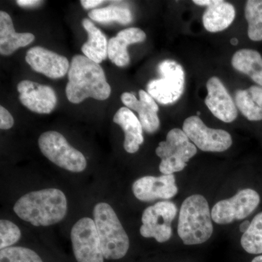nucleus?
I'll list each match as a JSON object with an SVG mask.
<instances>
[{"label": "nucleus", "mask_w": 262, "mask_h": 262, "mask_svg": "<svg viewBox=\"0 0 262 262\" xmlns=\"http://www.w3.org/2000/svg\"><path fill=\"white\" fill-rule=\"evenodd\" d=\"M68 77L66 94L70 102L80 103L88 98L103 101L111 94L102 67L86 56L73 57Z\"/></svg>", "instance_id": "nucleus-1"}, {"label": "nucleus", "mask_w": 262, "mask_h": 262, "mask_svg": "<svg viewBox=\"0 0 262 262\" xmlns=\"http://www.w3.org/2000/svg\"><path fill=\"white\" fill-rule=\"evenodd\" d=\"M13 210L19 218L32 225L46 227L64 218L67 201L59 189H42L24 194L15 203Z\"/></svg>", "instance_id": "nucleus-2"}, {"label": "nucleus", "mask_w": 262, "mask_h": 262, "mask_svg": "<svg viewBox=\"0 0 262 262\" xmlns=\"http://www.w3.org/2000/svg\"><path fill=\"white\" fill-rule=\"evenodd\" d=\"M213 232L211 211L206 198L201 194L188 196L179 212L178 234L188 246L206 242Z\"/></svg>", "instance_id": "nucleus-3"}, {"label": "nucleus", "mask_w": 262, "mask_h": 262, "mask_svg": "<svg viewBox=\"0 0 262 262\" xmlns=\"http://www.w3.org/2000/svg\"><path fill=\"white\" fill-rule=\"evenodd\" d=\"M95 224L103 257L117 260L126 255L130 241L113 208L106 203H99L94 210Z\"/></svg>", "instance_id": "nucleus-4"}, {"label": "nucleus", "mask_w": 262, "mask_h": 262, "mask_svg": "<svg viewBox=\"0 0 262 262\" xmlns=\"http://www.w3.org/2000/svg\"><path fill=\"white\" fill-rule=\"evenodd\" d=\"M196 146L192 144L185 133L173 128L167 134L166 140L162 141L157 148L156 155L161 159L159 169L164 175L180 172L196 154Z\"/></svg>", "instance_id": "nucleus-5"}, {"label": "nucleus", "mask_w": 262, "mask_h": 262, "mask_svg": "<svg viewBox=\"0 0 262 262\" xmlns=\"http://www.w3.org/2000/svg\"><path fill=\"white\" fill-rule=\"evenodd\" d=\"M43 155L60 168L71 172L80 173L87 166V161L82 152L72 147L57 131H47L38 140Z\"/></svg>", "instance_id": "nucleus-6"}, {"label": "nucleus", "mask_w": 262, "mask_h": 262, "mask_svg": "<svg viewBox=\"0 0 262 262\" xmlns=\"http://www.w3.org/2000/svg\"><path fill=\"white\" fill-rule=\"evenodd\" d=\"M160 78L150 81L147 93L161 104H171L182 97L185 88V73L177 61L165 60L158 66Z\"/></svg>", "instance_id": "nucleus-7"}, {"label": "nucleus", "mask_w": 262, "mask_h": 262, "mask_svg": "<svg viewBox=\"0 0 262 262\" xmlns=\"http://www.w3.org/2000/svg\"><path fill=\"white\" fill-rule=\"evenodd\" d=\"M260 196L252 189L239 191L229 199L218 202L211 210L212 220L218 225H228L251 215L259 205Z\"/></svg>", "instance_id": "nucleus-8"}, {"label": "nucleus", "mask_w": 262, "mask_h": 262, "mask_svg": "<svg viewBox=\"0 0 262 262\" xmlns=\"http://www.w3.org/2000/svg\"><path fill=\"white\" fill-rule=\"evenodd\" d=\"M177 214V208L170 201L158 202L143 212L140 233L146 238L152 237L165 243L172 236L171 223Z\"/></svg>", "instance_id": "nucleus-9"}, {"label": "nucleus", "mask_w": 262, "mask_h": 262, "mask_svg": "<svg viewBox=\"0 0 262 262\" xmlns=\"http://www.w3.org/2000/svg\"><path fill=\"white\" fill-rule=\"evenodd\" d=\"M182 130L189 140L203 151L222 152L232 144V136L227 131L210 128L198 116L186 119Z\"/></svg>", "instance_id": "nucleus-10"}, {"label": "nucleus", "mask_w": 262, "mask_h": 262, "mask_svg": "<svg viewBox=\"0 0 262 262\" xmlns=\"http://www.w3.org/2000/svg\"><path fill=\"white\" fill-rule=\"evenodd\" d=\"M72 247L77 262H103V255L94 220L81 219L71 232Z\"/></svg>", "instance_id": "nucleus-11"}, {"label": "nucleus", "mask_w": 262, "mask_h": 262, "mask_svg": "<svg viewBox=\"0 0 262 262\" xmlns=\"http://www.w3.org/2000/svg\"><path fill=\"white\" fill-rule=\"evenodd\" d=\"M19 100L31 111L39 114H50L56 107V93L50 86L23 80L18 84Z\"/></svg>", "instance_id": "nucleus-12"}, {"label": "nucleus", "mask_w": 262, "mask_h": 262, "mask_svg": "<svg viewBox=\"0 0 262 262\" xmlns=\"http://www.w3.org/2000/svg\"><path fill=\"white\" fill-rule=\"evenodd\" d=\"M132 189L136 198L143 202L170 199L179 190L173 174L142 177L134 183Z\"/></svg>", "instance_id": "nucleus-13"}, {"label": "nucleus", "mask_w": 262, "mask_h": 262, "mask_svg": "<svg viewBox=\"0 0 262 262\" xmlns=\"http://www.w3.org/2000/svg\"><path fill=\"white\" fill-rule=\"evenodd\" d=\"M26 61L33 70L51 79L63 77L70 67L66 57L39 46L27 51Z\"/></svg>", "instance_id": "nucleus-14"}, {"label": "nucleus", "mask_w": 262, "mask_h": 262, "mask_svg": "<svg viewBox=\"0 0 262 262\" xmlns=\"http://www.w3.org/2000/svg\"><path fill=\"white\" fill-rule=\"evenodd\" d=\"M208 94L205 103L211 113L219 120L233 122L237 117V106L220 78L213 77L206 84Z\"/></svg>", "instance_id": "nucleus-15"}, {"label": "nucleus", "mask_w": 262, "mask_h": 262, "mask_svg": "<svg viewBox=\"0 0 262 262\" xmlns=\"http://www.w3.org/2000/svg\"><path fill=\"white\" fill-rule=\"evenodd\" d=\"M139 100L129 92L121 95L122 102L127 108L139 113V119L143 129L149 134L156 132L159 128L160 122L158 112L159 110L154 98L145 91L140 90Z\"/></svg>", "instance_id": "nucleus-16"}, {"label": "nucleus", "mask_w": 262, "mask_h": 262, "mask_svg": "<svg viewBox=\"0 0 262 262\" xmlns=\"http://www.w3.org/2000/svg\"><path fill=\"white\" fill-rule=\"evenodd\" d=\"M146 35L144 31L136 27L122 30L116 37L111 38L108 42V57L113 63L119 67H126L130 63L127 46L145 41Z\"/></svg>", "instance_id": "nucleus-17"}, {"label": "nucleus", "mask_w": 262, "mask_h": 262, "mask_svg": "<svg viewBox=\"0 0 262 262\" xmlns=\"http://www.w3.org/2000/svg\"><path fill=\"white\" fill-rule=\"evenodd\" d=\"M113 121L120 125L125 133L124 149L127 152L134 154L144 143L142 125L139 119L130 108L121 107L115 114Z\"/></svg>", "instance_id": "nucleus-18"}, {"label": "nucleus", "mask_w": 262, "mask_h": 262, "mask_svg": "<svg viewBox=\"0 0 262 262\" xmlns=\"http://www.w3.org/2000/svg\"><path fill=\"white\" fill-rule=\"evenodd\" d=\"M35 37L32 33H17L13 20L6 12H0V53L10 56L19 48L26 47L34 42Z\"/></svg>", "instance_id": "nucleus-19"}, {"label": "nucleus", "mask_w": 262, "mask_h": 262, "mask_svg": "<svg viewBox=\"0 0 262 262\" xmlns=\"http://www.w3.org/2000/svg\"><path fill=\"white\" fill-rule=\"evenodd\" d=\"M235 9L227 2L218 0L216 3L208 7L203 15V23L208 32H222L233 23Z\"/></svg>", "instance_id": "nucleus-20"}, {"label": "nucleus", "mask_w": 262, "mask_h": 262, "mask_svg": "<svg viewBox=\"0 0 262 262\" xmlns=\"http://www.w3.org/2000/svg\"><path fill=\"white\" fill-rule=\"evenodd\" d=\"M82 26L89 34V40L82 46V53L84 56L99 64L108 56L107 39L89 19H83Z\"/></svg>", "instance_id": "nucleus-21"}, {"label": "nucleus", "mask_w": 262, "mask_h": 262, "mask_svg": "<svg viewBox=\"0 0 262 262\" xmlns=\"http://www.w3.org/2000/svg\"><path fill=\"white\" fill-rule=\"evenodd\" d=\"M232 65L236 70L248 75L262 87V56L258 51L239 50L232 56Z\"/></svg>", "instance_id": "nucleus-22"}, {"label": "nucleus", "mask_w": 262, "mask_h": 262, "mask_svg": "<svg viewBox=\"0 0 262 262\" xmlns=\"http://www.w3.org/2000/svg\"><path fill=\"white\" fill-rule=\"evenodd\" d=\"M241 243L246 252L262 254V211L255 215L249 228L243 234Z\"/></svg>", "instance_id": "nucleus-23"}, {"label": "nucleus", "mask_w": 262, "mask_h": 262, "mask_svg": "<svg viewBox=\"0 0 262 262\" xmlns=\"http://www.w3.org/2000/svg\"><path fill=\"white\" fill-rule=\"evenodd\" d=\"M89 15L92 20L98 23L117 22L125 25L130 24L133 19L132 13L128 8L115 5L92 10Z\"/></svg>", "instance_id": "nucleus-24"}, {"label": "nucleus", "mask_w": 262, "mask_h": 262, "mask_svg": "<svg viewBox=\"0 0 262 262\" xmlns=\"http://www.w3.org/2000/svg\"><path fill=\"white\" fill-rule=\"evenodd\" d=\"M248 36L252 41L262 40V0H248L245 8Z\"/></svg>", "instance_id": "nucleus-25"}, {"label": "nucleus", "mask_w": 262, "mask_h": 262, "mask_svg": "<svg viewBox=\"0 0 262 262\" xmlns=\"http://www.w3.org/2000/svg\"><path fill=\"white\" fill-rule=\"evenodd\" d=\"M235 104L241 113L250 121L262 120V108L253 101L248 90L236 91Z\"/></svg>", "instance_id": "nucleus-26"}, {"label": "nucleus", "mask_w": 262, "mask_h": 262, "mask_svg": "<svg viewBox=\"0 0 262 262\" xmlns=\"http://www.w3.org/2000/svg\"><path fill=\"white\" fill-rule=\"evenodd\" d=\"M0 262H43L42 258L29 248L9 247L0 251Z\"/></svg>", "instance_id": "nucleus-27"}, {"label": "nucleus", "mask_w": 262, "mask_h": 262, "mask_svg": "<svg viewBox=\"0 0 262 262\" xmlns=\"http://www.w3.org/2000/svg\"><path fill=\"white\" fill-rule=\"evenodd\" d=\"M21 236L20 229L18 226L9 220L0 221V248L11 247L16 244Z\"/></svg>", "instance_id": "nucleus-28"}, {"label": "nucleus", "mask_w": 262, "mask_h": 262, "mask_svg": "<svg viewBox=\"0 0 262 262\" xmlns=\"http://www.w3.org/2000/svg\"><path fill=\"white\" fill-rule=\"evenodd\" d=\"M14 125V119L11 114L3 106H0V128L8 130Z\"/></svg>", "instance_id": "nucleus-29"}, {"label": "nucleus", "mask_w": 262, "mask_h": 262, "mask_svg": "<svg viewBox=\"0 0 262 262\" xmlns=\"http://www.w3.org/2000/svg\"><path fill=\"white\" fill-rule=\"evenodd\" d=\"M250 96L253 101L262 108V87L261 86L253 85L248 89Z\"/></svg>", "instance_id": "nucleus-30"}, {"label": "nucleus", "mask_w": 262, "mask_h": 262, "mask_svg": "<svg viewBox=\"0 0 262 262\" xmlns=\"http://www.w3.org/2000/svg\"><path fill=\"white\" fill-rule=\"evenodd\" d=\"M81 5L86 10L92 9L96 8V6L103 3L102 0H82L80 2Z\"/></svg>", "instance_id": "nucleus-31"}, {"label": "nucleus", "mask_w": 262, "mask_h": 262, "mask_svg": "<svg viewBox=\"0 0 262 262\" xmlns=\"http://www.w3.org/2000/svg\"><path fill=\"white\" fill-rule=\"evenodd\" d=\"M42 1L37 0H17L16 3L20 7L27 8V7H34L42 3Z\"/></svg>", "instance_id": "nucleus-32"}, {"label": "nucleus", "mask_w": 262, "mask_h": 262, "mask_svg": "<svg viewBox=\"0 0 262 262\" xmlns=\"http://www.w3.org/2000/svg\"><path fill=\"white\" fill-rule=\"evenodd\" d=\"M217 1L218 0H194L193 3L195 5H201V6L210 7L216 3Z\"/></svg>", "instance_id": "nucleus-33"}, {"label": "nucleus", "mask_w": 262, "mask_h": 262, "mask_svg": "<svg viewBox=\"0 0 262 262\" xmlns=\"http://www.w3.org/2000/svg\"><path fill=\"white\" fill-rule=\"evenodd\" d=\"M250 225H251V222H250L249 221L245 220L244 222H243V223L241 224V226H239V231L243 232V233H244V232H246L248 228H249Z\"/></svg>", "instance_id": "nucleus-34"}, {"label": "nucleus", "mask_w": 262, "mask_h": 262, "mask_svg": "<svg viewBox=\"0 0 262 262\" xmlns=\"http://www.w3.org/2000/svg\"><path fill=\"white\" fill-rule=\"evenodd\" d=\"M230 42L232 46H237V45L238 44V39H237V38H232L230 40Z\"/></svg>", "instance_id": "nucleus-35"}, {"label": "nucleus", "mask_w": 262, "mask_h": 262, "mask_svg": "<svg viewBox=\"0 0 262 262\" xmlns=\"http://www.w3.org/2000/svg\"><path fill=\"white\" fill-rule=\"evenodd\" d=\"M251 262H262V255L256 256V257L253 258Z\"/></svg>", "instance_id": "nucleus-36"}, {"label": "nucleus", "mask_w": 262, "mask_h": 262, "mask_svg": "<svg viewBox=\"0 0 262 262\" xmlns=\"http://www.w3.org/2000/svg\"><path fill=\"white\" fill-rule=\"evenodd\" d=\"M196 114H198V116H199V115H201V113H200V112H198Z\"/></svg>", "instance_id": "nucleus-37"}]
</instances>
